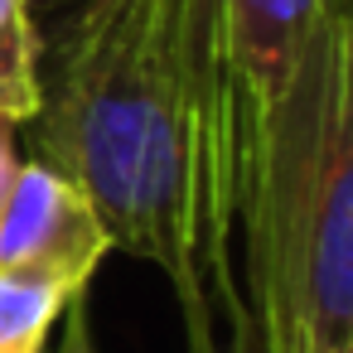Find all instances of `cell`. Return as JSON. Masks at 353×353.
<instances>
[{
	"label": "cell",
	"instance_id": "7a4b0ae2",
	"mask_svg": "<svg viewBox=\"0 0 353 353\" xmlns=\"http://www.w3.org/2000/svg\"><path fill=\"white\" fill-rule=\"evenodd\" d=\"M247 339L353 353V15L314 25L237 213Z\"/></svg>",
	"mask_w": 353,
	"mask_h": 353
},
{
	"label": "cell",
	"instance_id": "9c48e42d",
	"mask_svg": "<svg viewBox=\"0 0 353 353\" xmlns=\"http://www.w3.org/2000/svg\"><path fill=\"white\" fill-rule=\"evenodd\" d=\"M329 15H353V0H324Z\"/></svg>",
	"mask_w": 353,
	"mask_h": 353
},
{
	"label": "cell",
	"instance_id": "277c9868",
	"mask_svg": "<svg viewBox=\"0 0 353 353\" xmlns=\"http://www.w3.org/2000/svg\"><path fill=\"white\" fill-rule=\"evenodd\" d=\"M112 237L88 194L44 160H20L0 208V271H44L88 290Z\"/></svg>",
	"mask_w": 353,
	"mask_h": 353
},
{
	"label": "cell",
	"instance_id": "ba28073f",
	"mask_svg": "<svg viewBox=\"0 0 353 353\" xmlns=\"http://www.w3.org/2000/svg\"><path fill=\"white\" fill-rule=\"evenodd\" d=\"M15 121H6L0 117V208H6V199H10V184H15V174H20V141H15Z\"/></svg>",
	"mask_w": 353,
	"mask_h": 353
},
{
	"label": "cell",
	"instance_id": "5b68a950",
	"mask_svg": "<svg viewBox=\"0 0 353 353\" xmlns=\"http://www.w3.org/2000/svg\"><path fill=\"white\" fill-rule=\"evenodd\" d=\"M83 290L44 271H0V353H44L49 329Z\"/></svg>",
	"mask_w": 353,
	"mask_h": 353
},
{
	"label": "cell",
	"instance_id": "52a82bcc",
	"mask_svg": "<svg viewBox=\"0 0 353 353\" xmlns=\"http://www.w3.org/2000/svg\"><path fill=\"white\" fill-rule=\"evenodd\" d=\"M54 353H97V339H92V319H88L83 295L63 310V334H59V348Z\"/></svg>",
	"mask_w": 353,
	"mask_h": 353
},
{
	"label": "cell",
	"instance_id": "3957f363",
	"mask_svg": "<svg viewBox=\"0 0 353 353\" xmlns=\"http://www.w3.org/2000/svg\"><path fill=\"white\" fill-rule=\"evenodd\" d=\"M218 10L242 112V199H247L266 131L300 78L314 25L324 20V0H218Z\"/></svg>",
	"mask_w": 353,
	"mask_h": 353
},
{
	"label": "cell",
	"instance_id": "8992f818",
	"mask_svg": "<svg viewBox=\"0 0 353 353\" xmlns=\"http://www.w3.org/2000/svg\"><path fill=\"white\" fill-rule=\"evenodd\" d=\"M39 54L44 34L30 0H0V117L25 126L39 112Z\"/></svg>",
	"mask_w": 353,
	"mask_h": 353
},
{
	"label": "cell",
	"instance_id": "6da1fadb",
	"mask_svg": "<svg viewBox=\"0 0 353 353\" xmlns=\"http://www.w3.org/2000/svg\"><path fill=\"white\" fill-rule=\"evenodd\" d=\"M34 160L97 208L112 252L160 266L213 353L232 300L242 112L218 0H68L39 54Z\"/></svg>",
	"mask_w": 353,
	"mask_h": 353
},
{
	"label": "cell",
	"instance_id": "30bf717a",
	"mask_svg": "<svg viewBox=\"0 0 353 353\" xmlns=\"http://www.w3.org/2000/svg\"><path fill=\"white\" fill-rule=\"evenodd\" d=\"M30 6H34V10H49V6H54V10H59V6H68V0H30Z\"/></svg>",
	"mask_w": 353,
	"mask_h": 353
}]
</instances>
